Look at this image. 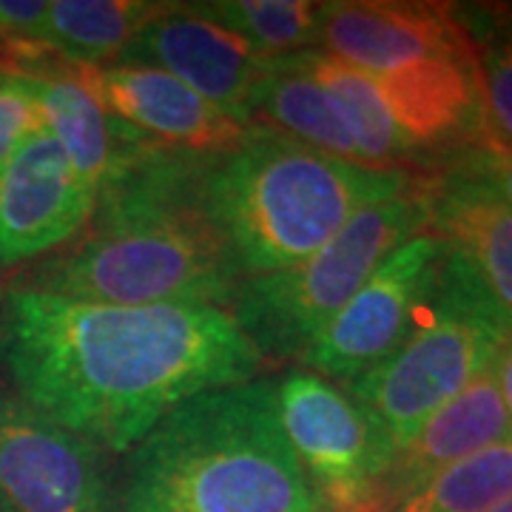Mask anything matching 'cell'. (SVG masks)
Wrapping results in <instances>:
<instances>
[{
	"label": "cell",
	"instance_id": "8992f818",
	"mask_svg": "<svg viewBox=\"0 0 512 512\" xmlns=\"http://www.w3.org/2000/svg\"><path fill=\"white\" fill-rule=\"evenodd\" d=\"M427 214L430 185L410 183L367 205L308 259L274 274L248 276L231 316L262 359H302L384 259L424 231Z\"/></svg>",
	"mask_w": 512,
	"mask_h": 512
},
{
	"label": "cell",
	"instance_id": "83f0119b",
	"mask_svg": "<svg viewBox=\"0 0 512 512\" xmlns=\"http://www.w3.org/2000/svg\"><path fill=\"white\" fill-rule=\"evenodd\" d=\"M490 512H512V495H510V498H504L501 504H495Z\"/></svg>",
	"mask_w": 512,
	"mask_h": 512
},
{
	"label": "cell",
	"instance_id": "ffe728a7",
	"mask_svg": "<svg viewBox=\"0 0 512 512\" xmlns=\"http://www.w3.org/2000/svg\"><path fill=\"white\" fill-rule=\"evenodd\" d=\"M293 57L336 97L359 151V163L376 171H402V163L410 157V148L384 106L376 77L316 49L296 52Z\"/></svg>",
	"mask_w": 512,
	"mask_h": 512
},
{
	"label": "cell",
	"instance_id": "5bb4252c",
	"mask_svg": "<svg viewBox=\"0 0 512 512\" xmlns=\"http://www.w3.org/2000/svg\"><path fill=\"white\" fill-rule=\"evenodd\" d=\"M12 72H18L26 89L35 94L46 131L97 194L117 183L148 154L163 148L103 109L80 83L72 63L60 60L55 52L29 60Z\"/></svg>",
	"mask_w": 512,
	"mask_h": 512
},
{
	"label": "cell",
	"instance_id": "2e32d148",
	"mask_svg": "<svg viewBox=\"0 0 512 512\" xmlns=\"http://www.w3.org/2000/svg\"><path fill=\"white\" fill-rule=\"evenodd\" d=\"M510 436L512 421L490 367L458 396L441 404L416 430V436L396 453L384 476V495L396 510L402 498H407L439 470Z\"/></svg>",
	"mask_w": 512,
	"mask_h": 512
},
{
	"label": "cell",
	"instance_id": "ac0fdd59",
	"mask_svg": "<svg viewBox=\"0 0 512 512\" xmlns=\"http://www.w3.org/2000/svg\"><path fill=\"white\" fill-rule=\"evenodd\" d=\"M256 120L313 151L359 163V151L336 97L305 72L293 55L271 57L268 74L251 100L254 126Z\"/></svg>",
	"mask_w": 512,
	"mask_h": 512
},
{
	"label": "cell",
	"instance_id": "f1b7e54d",
	"mask_svg": "<svg viewBox=\"0 0 512 512\" xmlns=\"http://www.w3.org/2000/svg\"><path fill=\"white\" fill-rule=\"evenodd\" d=\"M311 512H328V510H325V504H322V507H319V510H311Z\"/></svg>",
	"mask_w": 512,
	"mask_h": 512
},
{
	"label": "cell",
	"instance_id": "7a4b0ae2",
	"mask_svg": "<svg viewBox=\"0 0 512 512\" xmlns=\"http://www.w3.org/2000/svg\"><path fill=\"white\" fill-rule=\"evenodd\" d=\"M157 148L97 194L80 242L46 262L37 291L109 305L228 311L245 276L205 200V163Z\"/></svg>",
	"mask_w": 512,
	"mask_h": 512
},
{
	"label": "cell",
	"instance_id": "5b68a950",
	"mask_svg": "<svg viewBox=\"0 0 512 512\" xmlns=\"http://www.w3.org/2000/svg\"><path fill=\"white\" fill-rule=\"evenodd\" d=\"M510 336V316L447 251L416 328L390 359L348 382V396L382 424L399 453L441 404L495 365Z\"/></svg>",
	"mask_w": 512,
	"mask_h": 512
},
{
	"label": "cell",
	"instance_id": "7402d4cb",
	"mask_svg": "<svg viewBox=\"0 0 512 512\" xmlns=\"http://www.w3.org/2000/svg\"><path fill=\"white\" fill-rule=\"evenodd\" d=\"M194 9L262 57L296 55L319 43V3L308 0H217Z\"/></svg>",
	"mask_w": 512,
	"mask_h": 512
},
{
	"label": "cell",
	"instance_id": "30bf717a",
	"mask_svg": "<svg viewBox=\"0 0 512 512\" xmlns=\"http://www.w3.org/2000/svg\"><path fill=\"white\" fill-rule=\"evenodd\" d=\"M72 69L109 114L171 151L225 157L254 128L231 120L177 77L146 63H72Z\"/></svg>",
	"mask_w": 512,
	"mask_h": 512
},
{
	"label": "cell",
	"instance_id": "8fae6325",
	"mask_svg": "<svg viewBox=\"0 0 512 512\" xmlns=\"http://www.w3.org/2000/svg\"><path fill=\"white\" fill-rule=\"evenodd\" d=\"M97 191L86 183L49 131L0 163V268H12L66 245L86 228Z\"/></svg>",
	"mask_w": 512,
	"mask_h": 512
},
{
	"label": "cell",
	"instance_id": "603a6c76",
	"mask_svg": "<svg viewBox=\"0 0 512 512\" xmlns=\"http://www.w3.org/2000/svg\"><path fill=\"white\" fill-rule=\"evenodd\" d=\"M476 77L481 97L478 154L512 157V23L487 32L476 43Z\"/></svg>",
	"mask_w": 512,
	"mask_h": 512
},
{
	"label": "cell",
	"instance_id": "e0dca14e",
	"mask_svg": "<svg viewBox=\"0 0 512 512\" xmlns=\"http://www.w3.org/2000/svg\"><path fill=\"white\" fill-rule=\"evenodd\" d=\"M424 231L436 234L512 319V208L470 183L430 185Z\"/></svg>",
	"mask_w": 512,
	"mask_h": 512
},
{
	"label": "cell",
	"instance_id": "9a60e30c",
	"mask_svg": "<svg viewBox=\"0 0 512 512\" xmlns=\"http://www.w3.org/2000/svg\"><path fill=\"white\" fill-rule=\"evenodd\" d=\"M373 77L410 154L447 143H470L476 151L481 131L476 60H419Z\"/></svg>",
	"mask_w": 512,
	"mask_h": 512
},
{
	"label": "cell",
	"instance_id": "3957f363",
	"mask_svg": "<svg viewBox=\"0 0 512 512\" xmlns=\"http://www.w3.org/2000/svg\"><path fill=\"white\" fill-rule=\"evenodd\" d=\"M322 501L279 424L274 382L202 390L134 447L120 512H311Z\"/></svg>",
	"mask_w": 512,
	"mask_h": 512
},
{
	"label": "cell",
	"instance_id": "d4e9b609",
	"mask_svg": "<svg viewBox=\"0 0 512 512\" xmlns=\"http://www.w3.org/2000/svg\"><path fill=\"white\" fill-rule=\"evenodd\" d=\"M46 131L35 94L12 69H0V163L9 160L26 140Z\"/></svg>",
	"mask_w": 512,
	"mask_h": 512
},
{
	"label": "cell",
	"instance_id": "52a82bcc",
	"mask_svg": "<svg viewBox=\"0 0 512 512\" xmlns=\"http://www.w3.org/2000/svg\"><path fill=\"white\" fill-rule=\"evenodd\" d=\"M276 384V410L293 456L328 512H393L384 476L396 458L382 424L345 390L308 370Z\"/></svg>",
	"mask_w": 512,
	"mask_h": 512
},
{
	"label": "cell",
	"instance_id": "7c38bea8",
	"mask_svg": "<svg viewBox=\"0 0 512 512\" xmlns=\"http://www.w3.org/2000/svg\"><path fill=\"white\" fill-rule=\"evenodd\" d=\"M325 55L367 74H387L419 60H476L470 29L441 3H319Z\"/></svg>",
	"mask_w": 512,
	"mask_h": 512
},
{
	"label": "cell",
	"instance_id": "277c9868",
	"mask_svg": "<svg viewBox=\"0 0 512 512\" xmlns=\"http://www.w3.org/2000/svg\"><path fill=\"white\" fill-rule=\"evenodd\" d=\"M407 185L404 171L322 154L265 126L205 163V200L245 279L308 259L362 208Z\"/></svg>",
	"mask_w": 512,
	"mask_h": 512
},
{
	"label": "cell",
	"instance_id": "484cf974",
	"mask_svg": "<svg viewBox=\"0 0 512 512\" xmlns=\"http://www.w3.org/2000/svg\"><path fill=\"white\" fill-rule=\"evenodd\" d=\"M456 180L476 185L493 200L512 208V157H493L473 151L467 163L458 165Z\"/></svg>",
	"mask_w": 512,
	"mask_h": 512
},
{
	"label": "cell",
	"instance_id": "4fadbf2b",
	"mask_svg": "<svg viewBox=\"0 0 512 512\" xmlns=\"http://www.w3.org/2000/svg\"><path fill=\"white\" fill-rule=\"evenodd\" d=\"M117 63H146L177 77L242 126L251 123V100L268 74L271 57L254 52L242 37L200 15L194 6H174L148 23Z\"/></svg>",
	"mask_w": 512,
	"mask_h": 512
},
{
	"label": "cell",
	"instance_id": "9c48e42d",
	"mask_svg": "<svg viewBox=\"0 0 512 512\" xmlns=\"http://www.w3.org/2000/svg\"><path fill=\"white\" fill-rule=\"evenodd\" d=\"M0 512H114L100 450L3 390Z\"/></svg>",
	"mask_w": 512,
	"mask_h": 512
},
{
	"label": "cell",
	"instance_id": "44dd1931",
	"mask_svg": "<svg viewBox=\"0 0 512 512\" xmlns=\"http://www.w3.org/2000/svg\"><path fill=\"white\" fill-rule=\"evenodd\" d=\"M512 495V436L439 470L393 512H490Z\"/></svg>",
	"mask_w": 512,
	"mask_h": 512
},
{
	"label": "cell",
	"instance_id": "4316f807",
	"mask_svg": "<svg viewBox=\"0 0 512 512\" xmlns=\"http://www.w3.org/2000/svg\"><path fill=\"white\" fill-rule=\"evenodd\" d=\"M493 373L495 382H498V390H501V399H504V407H507V416L512 421V336L507 339L501 356L495 359Z\"/></svg>",
	"mask_w": 512,
	"mask_h": 512
},
{
	"label": "cell",
	"instance_id": "ba28073f",
	"mask_svg": "<svg viewBox=\"0 0 512 512\" xmlns=\"http://www.w3.org/2000/svg\"><path fill=\"white\" fill-rule=\"evenodd\" d=\"M444 254V242L430 231L402 242L302 353L305 367L353 382L390 359L416 328Z\"/></svg>",
	"mask_w": 512,
	"mask_h": 512
},
{
	"label": "cell",
	"instance_id": "d6986e66",
	"mask_svg": "<svg viewBox=\"0 0 512 512\" xmlns=\"http://www.w3.org/2000/svg\"><path fill=\"white\" fill-rule=\"evenodd\" d=\"M174 6L151 0H52L43 43L60 60L100 66L103 60H120L148 23Z\"/></svg>",
	"mask_w": 512,
	"mask_h": 512
},
{
	"label": "cell",
	"instance_id": "6da1fadb",
	"mask_svg": "<svg viewBox=\"0 0 512 512\" xmlns=\"http://www.w3.org/2000/svg\"><path fill=\"white\" fill-rule=\"evenodd\" d=\"M0 365L37 413L126 453L185 399L251 382L262 356L222 308L109 305L18 285L0 296Z\"/></svg>",
	"mask_w": 512,
	"mask_h": 512
},
{
	"label": "cell",
	"instance_id": "cb8c5ba5",
	"mask_svg": "<svg viewBox=\"0 0 512 512\" xmlns=\"http://www.w3.org/2000/svg\"><path fill=\"white\" fill-rule=\"evenodd\" d=\"M49 0H0V69L49 55L43 43Z\"/></svg>",
	"mask_w": 512,
	"mask_h": 512
}]
</instances>
